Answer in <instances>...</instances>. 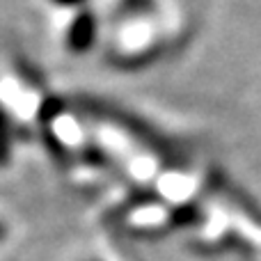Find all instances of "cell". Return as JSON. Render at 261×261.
<instances>
[{"label": "cell", "instance_id": "6da1fadb", "mask_svg": "<svg viewBox=\"0 0 261 261\" xmlns=\"http://www.w3.org/2000/svg\"><path fill=\"white\" fill-rule=\"evenodd\" d=\"M94 35V16L87 9H71V16L62 32V44L73 53H81L92 44Z\"/></svg>", "mask_w": 261, "mask_h": 261}, {"label": "cell", "instance_id": "7a4b0ae2", "mask_svg": "<svg viewBox=\"0 0 261 261\" xmlns=\"http://www.w3.org/2000/svg\"><path fill=\"white\" fill-rule=\"evenodd\" d=\"M12 117L0 103V165L9 161V147H12Z\"/></svg>", "mask_w": 261, "mask_h": 261}, {"label": "cell", "instance_id": "3957f363", "mask_svg": "<svg viewBox=\"0 0 261 261\" xmlns=\"http://www.w3.org/2000/svg\"><path fill=\"white\" fill-rule=\"evenodd\" d=\"M5 234H7V231H5V225H3V222H0V241L5 239Z\"/></svg>", "mask_w": 261, "mask_h": 261}]
</instances>
